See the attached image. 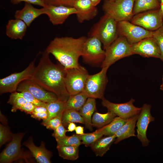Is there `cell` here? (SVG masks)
<instances>
[{"instance_id":"obj_14","label":"cell","mask_w":163,"mask_h":163,"mask_svg":"<svg viewBox=\"0 0 163 163\" xmlns=\"http://www.w3.org/2000/svg\"><path fill=\"white\" fill-rule=\"evenodd\" d=\"M151 108L150 105L144 104L141 107L136 123V136L144 147L148 146L150 142L146 135L148 126L150 122L155 120L151 114Z\"/></svg>"},{"instance_id":"obj_36","label":"cell","mask_w":163,"mask_h":163,"mask_svg":"<svg viewBox=\"0 0 163 163\" xmlns=\"http://www.w3.org/2000/svg\"><path fill=\"white\" fill-rule=\"evenodd\" d=\"M13 134L8 127L0 124V146L12 139Z\"/></svg>"},{"instance_id":"obj_27","label":"cell","mask_w":163,"mask_h":163,"mask_svg":"<svg viewBox=\"0 0 163 163\" xmlns=\"http://www.w3.org/2000/svg\"><path fill=\"white\" fill-rule=\"evenodd\" d=\"M88 96L84 92L70 95L66 102L65 109L79 111L86 101Z\"/></svg>"},{"instance_id":"obj_23","label":"cell","mask_w":163,"mask_h":163,"mask_svg":"<svg viewBox=\"0 0 163 163\" xmlns=\"http://www.w3.org/2000/svg\"><path fill=\"white\" fill-rule=\"evenodd\" d=\"M116 139L114 135L102 136L98 139L90 147L95 155L102 157L109 149Z\"/></svg>"},{"instance_id":"obj_8","label":"cell","mask_w":163,"mask_h":163,"mask_svg":"<svg viewBox=\"0 0 163 163\" xmlns=\"http://www.w3.org/2000/svg\"><path fill=\"white\" fill-rule=\"evenodd\" d=\"M102 44L96 37H88L85 43L82 55L84 62L93 65L101 66L105 56V50L102 49Z\"/></svg>"},{"instance_id":"obj_9","label":"cell","mask_w":163,"mask_h":163,"mask_svg":"<svg viewBox=\"0 0 163 163\" xmlns=\"http://www.w3.org/2000/svg\"><path fill=\"white\" fill-rule=\"evenodd\" d=\"M65 83L70 95L83 92L89 74L86 69L81 66L78 67L66 69Z\"/></svg>"},{"instance_id":"obj_5","label":"cell","mask_w":163,"mask_h":163,"mask_svg":"<svg viewBox=\"0 0 163 163\" xmlns=\"http://www.w3.org/2000/svg\"><path fill=\"white\" fill-rule=\"evenodd\" d=\"M104 59L101 67L108 68L118 60L134 55L131 44L124 37L118 36L105 50Z\"/></svg>"},{"instance_id":"obj_42","label":"cell","mask_w":163,"mask_h":163,"mask_svg":"<svg viewBox=\"0 0 163 163\" xmlns=\"http://www.w3.org/2000/svg\"><path fill=\"white\" fill-rule=\"evenodd\" d=\"M36 106L33 103L27 102L21 106L19 110L30 114L32 113Z\"/></svg>"},{"instance_id":"obj_34","label":"cell","mask_w":163,"mask_h":163,"mask_svg":"<svg viewBox=\"0 0 163 163\" xmlns=\"http://www.w3.org/2000/svg\"><path fill=\"white\" fill-rule=\"evenodd\" d=\"M104 135L101 133L95 131L90 133H85L82 135H79L82 144L86 147L91 146L98 139Z\"/></svg>"},{"instance_id":"obj_17","label":"cell","mask_w":163,"mask_h":163,"mask_svg":"<svg viewBox=\"0 0 163 163\" xmlns=\"http://www.w3.org/2000/svg\"><path fill=\"white\" fill-rule=\"evenodd\" d=\"M44 8L45 14L48 16L50 21L54 25L63 24L70 15L77 13L74 7L46 5Z\"/></svg>"},{"instance_id":"obj_29","label":"cell","mask_w":163,"mask_h":163,"mask_svg":"<svg viewBox=\"0 0 163 163\" xmlns=\"http://www.w3.org/2000/svg\"><path fill=\"white\" fill-rule=\"evenodd\" d=\"M66 101H64L58 100L47 104V108L48 116L46 120L43 121V124L50 119L63 113L66 109L65 104Z\"/></svg>"},{"instance_id":"obj_26","label":"cell","mask_w":163,"mask_h":163,"mask_svg":"<svg viewBox=\"0 0 163 163\" xmlns=\"http://www.w3.org/2000/svg\"><path fill=\"white\" fill-rule=\"evenodd\" d=\"M160 4L158 0H134L133 14L144 11L160 8Z\"/></svg>"},{"instance_id":"obj_46","label":"cell","mask_w":163,"mask_h":163,"mask_svg":"<svg viewBox=\"0 0 163 163\" xmlns=\"http://www.w3.org/2000/svg\"><path fill=\"white\" fill-rule=\"evenodd\" d=\"M67 131L72 132L75 131L76 127L74 123H70L67 126Z\"/></svg>"},{"instance_id":"obj_52","label":"cell","mask_w":163,"mask_h":163,"mask_svg":"<svg viewBox=\"0 0 163 163\" xmlns=\"http://www.w3.org/2000/svg\"></svg>"},{"instance_id":"obj_33","label":"cell","mask_w":163,"mask_h":163,"mask_svg":"<svg viewBox=\"0 0 163 163\" xmlns=\"http://www.w3.org/2000/svg\"><path fill=\"white\" fill-rule=\"evenodd\" d=\"M57 145L73 146L77 147L82 144L79 135L74 134L70 136H66L61 138L56 139Z\"/></svg>"},{"instance_id":"obj_3","label":"cell","mask_w":163,"mask_h":163,"mask_svg":"<svg viewBox=\"0 0 163 163\" xmlns=\"http://www.w3.org/2000/svg\"><path fill=\"white\" fill-rule=\"evenodd\" d=\"M117 23L113 18L104 14L91 27L88 37H94L98 38L105 50L118 36Z\"/></svg>"},{"instance_id":"obj_21","label":"cell","mask_w":163,"mask_h":163,"mask_svg":"<svg viewBox=\"0 0 163 163\" xmlns=\"http://www.w3.org/2000/svg\"><path fill=\"white\" fill-rule=\"evenodd\" d=\"M27 26L22 20L15 18L8 21L6 27V34L12 39L22 40L26 33Z\"/></svg>"},{"instance_id":"obj_41","label":"cell","mask_w":163,"mask_h":163,"mask_svg":"<svg viewBox=\"0 0 163 163\" xmlns=\"http://www.w3.org/2000/svg\"><path fill=\"white\" fill-rule=\"evenodd\" d=\"M11 2L14 4H18L21 2H24L25 3H27L37 5L44 7L46 5L44 2L41 0H10Z\"/></svg>"},{"instance_id":"obj_25","label":"cell","mask_w":163,"mask_h":163,"mask_svg":"<svg viewBox=\"0 0 163 163\" xmlns=\"http://www.w3.org/2000/svg\"><path fill=\"white\" fill-rule=\"evenodd\" d=\"M126 120L127 119H124L116 116L109 123L98 128L95 131L105 136L114 135L125 123Z\"/></svg>"},{"instance_id":"obj_22","label":"cell","mask_w":163,"mask_h":163,"mask_svg":"<svg viewBox=\"0 0 163 163\" xmlns=\"http://www.w3.org/2000/svg\"><path fill=\"white\" fill-rule=\"evenodd\" d=\"M139 114L133 116L127 119L125 123L115 134L116 139L114 142L117 144L130 137L136 136L135 127Z\"/></svg>"},{"instance_id":"obj_47","label":"cell","mask_w":163,"mask_h":163,"mask_svg":"<svg viewBox=\"0 0 163 163\" xmlns=\"http://www.w3.org/2000/svg\"><path fill=\"white\" fill-rule=\"evenodd\" d=\"M101 0H90L92 5L94 6H96L101 1Z\"/></svg>"},{"instance_id":"obj_28","label":"cell","mask_w":163,"mask_h":163,"mask_svg":"<svg viewBox=\"0 0 163 163\" xmlns=\"http://www.w3.org/2000/svg\"><path fill=\"white\" fill-rule=\"evenodd\" d=\"M117 115L113 112L108 111L105 113L95 112L91 118L92 126L99 128L109 123Z\"/></svg>"},{"instance_id":"obj_39","label":"cell","mask_w":163,"mask_h":163,"mask_svg":"<svg viewBox=\"0 0 163 163\" xmlns=\"http://www.w3.org/2000/svg\"><path fill=\"white\" fill-rule=\"evenodd\" d=\"M77 0H46L44 2L46 5H63L73 7L74 2Z\"/></svg>"},{"instance_id":"obj_11","label":"cell","mask_w":163,"mask_h":163,"mask_svg":"<svg viewBox=\"0 0 163 163\" xmlns=\"http://www.w3.org/2000/svg\"><path fill=\"white\" fill-rule=\"evenodd\" d=\"M117 29L118 36L125 37L130 44L152 36L153 31L147 30L128 21L117 22Z\"/></svg>"},{"instance_id":"obj_2","label":"cell","mask_w":163,"mask_h":163,"mask_svg":"<svg viewBox=\"0 0 163 163\" xmlns=\"http://www.w3.org/2000/svg\"><path fill=\"white\" fill-rule=\"evenodd\" d=\"M87 37H56L50 42L45 50L53 55L66 69L78 68Z\"/></svg>"},{"instance_id":"obj_49","label":"cell","mask_w":163,"mask_h":163,"mask_svg":"<svg viewBox=\"0 0 163 163\" xmlns=\"http://www.w3.org/2000/svg\"><path fill=\"white\" fill-rule=\"evenodd\" d=\"M160 89L161 90L163 91V77H162V83L161 85H160Z\"/></svg>"},{"instance_id":"obj_24","label":"cell","mask_w":163,"mask_h":163,"mask_svg":"<svg viewBox=\"0 0 163 163\" xmlns=\"http://www.w3.org/2000/svg\"><path fill=\"white\" fill-rule=\"evenodd\" d=\"M96 108L95 99L88 97L79 112L83 118L86 127L92 129L91 118Z\"/></svg>"},{"instance_id":"obj_18","label":"cell","mask_w":163,"mask_h":163,"mask_svg":"<svg viewBox=\"0 0 163 163\" xmlns=\"http://www.w3.org/2000/svg\"><path fill=\"white\" fill-rule=\"evenodd\" d=\"M73 7L77 11L76 14L79 23L93 19L98 13L97 8L92 5L90 0H77Z\"/></svg>"},{"instance_id":"obj_30","label":"cell","mask_w":163,"mask_h":163,"mask_svg":"<svg viewBox=\"0 0 163 163\" xmlns=\"http://www.w3.org/2000/svg\"><path fill=\"white\" fill-rule=\"evenodd\" d=\"M78 147L73 146L57 145L59 155L64 159L71 161L78 158Z\"/></svg>"},{"instance_id":"obj_20","label":"cell","mask_w":163,"mask_h":163,"mask_svg":"<svg viewBox=\"0 0 163 163\" xmlns=\"http://www.w3.org/2000/svg\"><path fill=\"white\" fill-rule=\"evenodd\" d=\"M23 144L28 149L38 163H51L50 158L52 153L46 148L44 142H42L40 146L37 147L34 144L32 138L30 137Z\"/></svg>"},{"instance_id":"obj_43","label":"cell","mask_w":163,"mask_h":163,"mask_svg":"<svg viewBox=\"0 0 163 163\" xmlns=\"http://www.w3.org/2000/svg\"><path fill=\"white\" fill-rule=\"evenodd\" d=\"M31 117L33 118L39 120H42L43 121H45L47 119L48 116V112H33L30 114Z\"/></svg>"},{"instance_id":"obj_1","label":"cell","mask_w":163,"mask_h":163,"mask_svg":"<svg viewBox=\"0 0 163 163\" xmlns=\"http://www.w3.org/2000/svg\"><path fill=\"white\" fill-rule=\"evenodd\" d=\"M49 55L45 50L42 53L31 80L46 90L54 94L59 100L66 101L70 95L65 83L66 69L60 63H53Z\"/></svg>"},{"instance_id":"obj_19","label":"cell","mask_w":163,"mask_h":163,"mask_svg":"<svg viewBox=\"0 0 163 163\" xmlns=\"http://www.w3.org/2000/svg\"><path fill=\"white\" fill-rule=\"evenodd\" d=\"M43 14H45L44 7L38 9L34 7L32 4L25 3L22 9L16 11L14 16L15 18L22 20L27 27H29L36 18Z\"/></svg>"},{"instance_id":"obj_45","label":"cell","mask_w":163,"mask_h":163,"mask_svg":"<svg viewBox=\"0 0 163 163\" xmlns=\"http://www.w3.org/2000/svg\"><path fill=\"white\" fill-rule=\"evenodd\" d=\"M75 131L76 134L78 135H82L85 133L84 127L81 126H76Z\"/></svg>"},{"instance_id":"obj_40","label":"cell","mask_w":163,"mask_h":163,"mask_svg":"<svg viewBox=\"0 0 163 163\" xmlns=\"http://www.w3.org/2000/svg\"><path fill=\"white\" fill-rule=\"evenodd\" d=\"M65 126L62 123L60 126L54 130L52 136L55 139L62 138L65 137L66 133L67 131L65 128Z\"/></svg>"},{"instance_id":"obj_6","label":"cell","mask_w":163,"mask_h":163,"mask_svg":"<svg viewBox=\"0 0 163 163\" xmlns=\"http://www.w3.org/2000/svg\"><path fill=\"white\" fill-rule=\"evenodd\" d=\"M40 52L28 66L22 71L15 72L0 79V94L12 93L17 91L18 85L22 81L31 79L35 68V63Z\"/></svg>"},{"instance_id":"obj_4","label":"cell","mask_w":163,"mask_h":163,"mask_svg":"<svg viewBox=\"0 0 163 163\" xmlns=\"http://www.w3.org/2000/svg\"><path fill=\"white\" fill-rule=\"evenodd\" d=\"M134 0H104L103 10L106 14L118 22L130 21L133 15Z\"/></svg>"},{"instance_id":"obj_35","label":"cell","mask_w":163,"mask_h":163,"mask_svg":"<svg viewBox=\"0 0 163 163\" xmlns=\"http://www.w3.org/2000/svg\"><path fill=\"white\" fill-rule=\"evenodd\" d=\"M152 37L159 47L161 54L160 59L163 61V25L153 31Z\"/></svg>"},{"instance_id":"obj_44","label":"cell","mask_w":163,"mask_h":163,"mask_svg":"<svg viewBox=\"0 0 163 163\" xmlns=\"http://www.w3.org/2000/svg\"><path fill=\"white\" fill-rule=\"evenodd\" d=\"M33 112H48L46 107L43 106H36Z\"/></svg>"},{"instance_id":"obj_48","label":"cell","mask_w":163,"mask_h":163,"mask_svg":"<svg viewBox=\"0 0 163 163\" xmlns=\"http://www.w3.org/2000/svg\"><path fill=\"white\" fill-rule=\"evenodd\" d=\"M160 9L161 14L163 17V0H160Z\"/></svg>"},{"instance_id":"obj_13","label":"cell","mask_w":163,"mask_h":163,"mask_svg":"<svg viewBox=\"0 0 163 163\" xmlns=\"http://www.w3.org/2000/svg\"><path fill=\"white\" fill-rule=\"evenodd\" d=\"M17 91H28L37 99L46 103L59 100L54 94L46 90L31 79L21 82L18 85Z\"/></svg>"},{"instance_id":"obj_15","label":"cell","mask_w":163,"mask_h":163,"mask_svg":"<svg viewBox=\"0 0 163 163\" xmlns=\"http://www.w3.org/2000/svg\"><path fill=\"white\" fill-rule=\"evenodd\" d=\"M102 100V106L106 107L108 111H111L117 116L125 119L139 114L141 109V107H137L133 105L135 100L133 98L127 102L120 104L111 102L104 98Z\"/></svg>"},{"instance_id":"obj_38","label":"cell","mask_w":163,"mask_h":163,"mask_svg":"<svg viewBox=\"0 0 163 163\" xmlns=\"http://www.w3.org/2000/svg\"><path fill=\"white\" fill-rule=\"evenodd\" d=\"M62 114L50 119L43 125L47 129L54 130L62 123Z\"/></svg>"},{"instance_id":"obj_32","label":"cell","mask_w":163,"mask_h":163,"mask_svg":"<svg viewBox=\"0 0 163 163\" xmlns=\"http://www.w3.org/2000/svg\"><path fill=\"white\" fill-rule=\"evenodd\" d=\"M27 102L25 99L20 95L19 92L16 91L11 93L8 103L12 105L11 111L14 112L19 110L21 107Z\"/></svg>"},{"instance_id":"obj_10","label":"cell","mask_w":163,"mask_h":163,"mask_svg":"<svg viewBox=\"0 0 163 163\" xmlns=\"http://www.w3.org/2000/svg\"><path fill=\"white\" fill-rule=\"evenodd\" d=\"M163 17L160 8L142 12L133 16L132 24L149 31H154L163 25Z\"/></svg>"},{"instance_id":"obj_51","label":"cell","mask_w":163,"mask_h":163,"mask_svg":"<svg viewBox=\"0 0 163 163\" xmlns=\"http://www.w3.org/2000/svg\"><path fill=\"white\" fill-rule=\"evenodd\" d=\"M158 0L159 1V2H160V0Z\"/></svg>"},{"instance_id":"obj_16","label":"cell","mask_w":163,"mask_h":163,"mask_svg":"<svg viewBox=\"0 0 163 163\" xmlns=\"http://www.w3.org/2000/svg\"><path fill=\"white\" fill-rule=\"evenodd\" d=\"M131 44L134 54H139L145 57L161 58L159 48L152 37L145 38L137 43Z\"/></svg>"},{"instance_id":"obj_7","label":"cell","mask_w":163,"mask_h":163,"mask_svg":"<svg viewBox=\"0 0 163 163\" xmlns=\"http://www.w3.org/2000/svg\"><path fill=\"white\" fill-rule=\"evenodd\" d=\"M108 67L102 68L99 72L88 75L87 79L84 92L88 97L102 99L108 82L107 73Z\"/></svg>"},{"instance_id":"obj_31","label":"cell","mask_w":163,"mask_h":163,"mask_svg":"<svg viewBox=\"0 0 163 163\" xmlns=\"http://www.w3.org/2000/svg\"><path fill=\"white\" fill-rule=\"evenodd\" d=\"M70 123L85 124L84 120L79 111L72 109H65L62 114V123L65 127H66Z\"/></svg>"},{"instance_id":"obj_50","label":"cell","mask_w":163,"mask_h":163,"mask_svg":"<svg viewBox=\"0 0 163 163\" xmlns=\"http://www.w3.org/2000/svg\"><path fill=\"white\" fill-rule=\"evenodd\" d=\"M41 0L43 1L44 3V2L46 0Z\"/></svg>"},{"instance_id":"obj_12","label":"cell","mask_w":163,"mask_h":163,"mask_svg":"<svg viewBox=\"0 0 163 163\" xmlns=\"http://www.w3.org/2000/svg\"><path fill=\"white\" fill-rule=\"evenodd\" d=\"M24 135L22 133L13 134L11 142L0 155L1 163H10L20 159L27 161L30 156L21 149V142Z\"/></svg>"},{"instance_id":"obj_37","label":"cell","mask_w":163,"mask_h":163,"mask_svg":"<svg viewBox=\"0 0 163 163\" xmlns=\"http://www.w3.org/2000/svg\"><path fill=\"white\" fill-rule=\"evenodd\" d=\"M20 95L23 97L27 102L33 104L36 106L46 107L47 103L41 101L36 98L29 92L26 91L19 92Z\"/></svg>"}]
</instances>
